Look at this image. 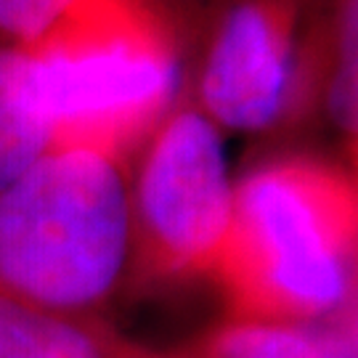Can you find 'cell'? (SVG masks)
I'll return each mask as SVG.
<instances>
[{"label": "cell", "mask_w": 358, "mask_h": 358, "mask_svg": "<svg viewBox=\"0 0 358 358\" xmlns=\"http://www.w3.org/2000/svg\"><path fill=\"white\" fill-rule=\"evenodd\" d=\"M220 319L310 324L358 313L356 167L316 152L268 154L234 180L210 276Z\"/></svg>", "instance_id": "cell-1"}, {"label": "cell", "mask_w": 358, "mask_h": 358, "mask_svg": "<svg viewBox=\"0 0 358 358\" xmlns=\"http://www.w3.org/2000/svg\"><path fill=\"white\" fill-rule=\"evenodd\" d=\"M130 263L128 167L53 149L0 189V287L75 319H109Z\"/></svg>", "instance_id": "cell-2"}, {"label": "cell", "mask_w": 358, "mask_h": 358, "mask_svg": "<svg viewBox=\"0 0 358 358\" xmlns=\"http://www.w3.org/2000/svg\"><path fill=\"white\" fill-rule=\"evenodd\" d=\"M29 53L53 149H88L125 167L183 90V38L149 0H80Z\"/></svg>", "instance_id": "cell-3"}, {"label": "cell", "mask_w": 358, "mask_h": 358, "mask_svg": "<svg viewBox=\"0 0 358 358\" xmlns=\"http://www.w3.org/2000/svg\"><path fill=\"white\" fill-rule=\"evenodd\" d=\"M329 0H217L186 43L183 93L220 133L319 125Z\"/></svg>", "instance_id": "cell-4"}, {"label": "cell", "mask_w": 358, "mask_h": 358, "mask_svg": "<svg viewBox=\"0 0 358 358\" xmlns=\"http://www.w3.org/2000/svg\"><path fill=\"white\" fill-rule=\"evenodd\" d=\"M125 294L210 284L234 213L223 133L180 90L128 167Z\"/></svg>", "instance_id": "cell-5"}, {"label": "cell", "mask_w": 358, "mask_h": 358, "mask_svg": "<svg viewBox=\"0 0 358 358\" xmlns=\"http://www.w3.org/2000/svg\"><path fill=\"white\" fill-rule=\"evenodd\" d=\"M138 340L112 319H75L0 287V358H125Z\"/></svg>", "instance_id": "cell-6"}, {"label": "cell", "mask_w": 358, "mask_h": 358, "mask_svg": "<svg viewBox=\"0 0 358 358\" xmlns=\"http://www.w3.org/2000/svg\"><path fill=\"white\" fill-rule=\"evenodd\" d=\"M53 152V125L38 59L0 43V189Z\"/></svg>", "instance_id": "cell-7"}, {"label": "cell", "mask_w": 358, "mask_h": 358, "mask_svg": "<svg viewBox=\"0 0 358 358\" xmlns=\"http://www.w3.org/2000/svg\"><path fill=\"white\" fill-rule=\"evenodd\" d=\"M199 343L210 358H358V313L310 324L220 319Z\"/></svg>", "instance_id": "cell-8"}, {"label": "cell", "mask_w": 358, "mask_h": 358, "mask_svg": "<svg viewBox=\"0 0 358 358\" xmlns=\"http://www.w3.org/2000/svg\"><path fill=\"white\" fill-rule=\"evenodd\" d=\"M319 125L334 157L356 167L358 152V0H329L324 27Z\"/></svg>", "instance_id": "cell-9"}, {"label": "cell", "mask_w": 358, "mask_h": 358, "mask_svg": "<svg viewBox=\"0 0 358 358\" xmlns=\"http://www.w3.org/2000/svg\"><path fill=\"white\" fill-rule=\"evenodd\" d=\"M80 0H0V43L32 51Z\"/></svg>", "instance_id": "cell-10"}, {"label": "cell", "mask_w": 358, "mask_h": 358, "mask_svg": "<svg viewBox=\"0 0 358 358\" xmlns=\"http://www.w3.org/2000/svg\"><path fill=\"white\" fill-rule=\"evenodd\" d=\"M159 13H165L167 19L176 24V29L183 38V45L189 43L192 32L199 27V22L213 11L217 0H149Z\"/></svg>", "instance_id": "cell-11"}, {"label": "cell", "mask_w": 358, "mask_h": 358, "mask_svg": "<svg viewBox=\"0 0 358 358\" xmlns=\"http://www.w3.org/2000/svg\"><path fill=\"white\" fill-rule=\"evenodd\" d=\"M125 358H210L205 353V348L199 343V337L192 343H183V345L173 348H149L143 343H136Z\"/></svg>", "instance_id": "cell-12"}]
</instances>
